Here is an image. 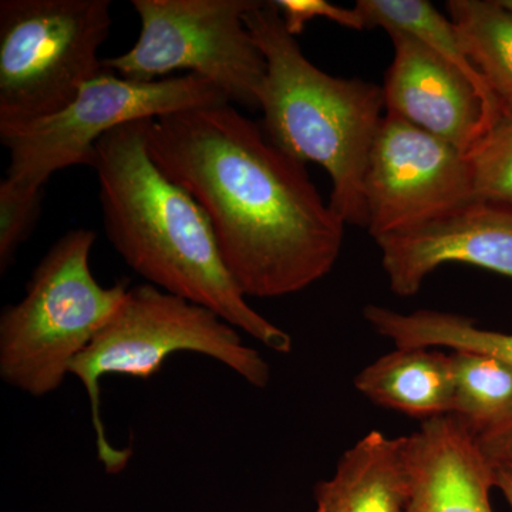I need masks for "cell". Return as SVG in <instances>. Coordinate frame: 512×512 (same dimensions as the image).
<instances>
[{"label":"cell","instance_id":"603a6c76","mask_svg":"<svg viewBox=\"0 0 512 512\" xmlns=\"http://www.w3.org/2000/svg\"><path fill=\"white\" fill-rule=\"evenodd\" d=\"M495 468V488L503 494L505 503L508 504L512 512V468L494 467Z\"/></svg>","mask_w":512,"mask_h":512},{"label":"cell","instance_id":"7a4b0ae2","mask_svg":"<svg viewBox=\"0 0 512 512\" xmlns=\"http://www.w3.org/2000/svg\"><path fill=\"white\" fill-rule=\"evenodd\" d=\"M147 121L116 128L96 144L92 168L107 239L147 284L204 306L266 349L289 355L292 336L249 305L205 212L151 160Z\"/></svg>","mask_w":512,"mask_h":512},{"label":"cell","instance_id":"5b68a950","mask_svg":"<svg viewBox=\"0 0 512 512\" xmlns=\"http://www.w3.org/2000/svg\"><path fill=\"white\" fill-rule=\"evenodd\" d=\"M96 234L73 229L37 264L25 296L0 315V377L19 392L46 397L59 390L94 336L116 313L127 281L103 286L90 254Z\"/></svg>","mask_w":512,"mask_h":512},{"label":"cell","instance_id":"3957f363","mask_svg":"<svg viewBox=\"0 0 512 512\" xmlns=\"http://www.w3.org/2000/svg\"><path fill=\"white\" fill-rule=\"evenodd\" d=\"M245 25L266 62L258 93L266 137L293 160L320 165L332 181V210L346 225L367 228L365 178L386 116L382 86L316 67L286 30L274 0L259 2Z\"/></svg>","mask_w":512,"mask_h":512},{"label":"cell","instance_id":"ba28073f","mask_svg":"<svg viewBox=\"0 0 512 512\" xmlns=\"http://www.w3.org/2000/svg\"><path fill=\"white\" fill-rule=\"evenodd\" d=\"M228 103L214 83L195 74L133 82L103 69L59 113L25 126L0 128V141L10 154L6 177L26 187L43 188L57 171L92 167L96 144L116 128Z\"/></svg>","mask_w":512,"mask_h":512},{"label":"cell","instance_id":"d6986e66","mask_svg":"<svg viewBox=\"0 0 512 512\" xmlns=\"http://www.w3.org/2000/svg\"><path fill=\"white\" fill-rule=\"evenodd\" d=\"M474 200L512 207V114L504 113L466 154Z\"/></svg>","mask_w":512,"mask_h":512},{"label":"cell","instance_id":"e0dca14e","mask_svg":"<svg viewBox=\"0 0 512 512\" xmlns=\"http://www.w3.org/2000/svg\"><path fill=\"white\" fill-rule=\"evenodd\" d=\"M355 8L365 20L366 29L407 33L439 53L476 84L487 103L493 124L503 116V107L468 59L453 22L448 16L441 15L433 3L427 0H357Z\"/></svg>","mask_w":512,"mask_h":512},{"label":"cell","instance_id":"ac0fdd59","mask_svg":"<svg viewBox=\"0 0 512 512\" xmlns=\"http://www.w3.org/2000/svg\"><path fill=\"white\" fill-rule=\"evenodd\" d=\"M451 416L476 436L512 419V367L485 353H451Z\"/></svg>","mask_w":512,"mask_h":512},{"label":"cell","instance_id":"8992f818","mask_svg":"<svg viewBox=\"0 0 512 512\" xmlns=\"http://www.w3.org/2000/svg\"><path fill=\"white\" fill-rule=\"evenodd\" d=\"M110 0L0 2V128L25 126L69 106L103 72Z\"/></svg>","mask_w":512,"mask_h":512},{"label":"cell","instance_id":"44dd1931","mask_svg":"<svg viewBox=\"0 0 512 512\" xmlns=\"http://www.w3.org/2000/svg\"><path fill=\"white\" fill-rule=\"evenodd\" d=\"M281 12L282 20L288 33L301 35L306 25L315 19H326L346 29L362 32L366 29L365 20L359 10L342 8L328 0H274Z\"/></svg>","mask_w":512,"mask_h":512},{"label":"cell","instance_id":"52a82bcc","mask_svg":"<svg viewBox=\"0 0 512 512\" xmlns=\"http://www.w3.org/2000/svg\"><path fill=\"white\" fill-rule=\"evenodd\" d=\"M261 0H133L137 42L103 67L133 82H157L175 72L214 83L229 103L258 110L265 57L245 25Z\"/></svg>","mask_w":512,"mask_h":512},{"label":"cell","instance_id":"2e32d148","mask_svg":"<svg viewBox=\"0 0 512 512\" xmlns=\"http://www.w3.org/2000/svg\"><path fill=\"white\" fill-rule=\"evenodd\" d=\"M446 8L468 59L512 114V13L500 0H448Z\"/></svg>","mask_w":512,"mask_h":512},{"label":"cell","instance_id":"4fadbf2b","mask_svg":"<svg viewBox=\"0 0 512 512\" xmlns=\"http://www.w3.org/2000/svg\"><path fill=\"white\" fill-rule=\"evenodd\" d=\"M410 493L409 436L370 431L316 484L315 512H404Z\"/></svg>","mask_w":512,"mask_h":512},{"label":"cell","instance_id":"9a60e30c","mask_svg":"<svg viewBox=\"0 0 512 512\" xmlns=\"http://www.w3.org/2000/svg\"><path fill=\"white\" fill-rule=\"evenodd\" d=\"M363 318L394 348L467 350L497 357L512 367V333L478 328L473 319L458 313L433 309L404 313L370 303Z\"/></svg>","mask_w":512,"mask_h":512},{"label":"cell","instance_id":"8fae6325","mask_svg":"<svg viewBox=\"0 0 512 512\" xmlns=\"http://www.w3.org/2000/svg\"><path fill=\"white\" fill-rule=\"evenodd\" d=\"M393 60L382 86L386 113L446 141L466 156L493 126L476 84L419 39L389 33Z\"/></svg>","mask_w":512,"mask_h":512},{"label":"cell","instance_id":"7402d4cb","mask_svg":"<svg viewBox=\"0 0 512 512\" xmlns=\"http://www.w3.org/2000/svg\"><path fill=\"white\" fill-rule=\"evenodd\" d=\"M478 444L494 467L512 468V419L477 436Z\"/></svg>","mask_w":512,"mask_h":512},{"label":"cell","instance_id":"ffe728a7","mask_svg":"<svg viewBox=\"0 0 512 512\" xmlns=\"http://www.w3.org/2000/svg\"><path fill=\"white\" fill-rule=\"evenodd\" d=\"M43 188H30L5 177L0 183V274L32 235L42 214Z\"/></svg>","mask_w":512,"mask_h":512},{"label":"cell","instance_id":"9c48e42d","mask_svg":"<svg viewBox=\"0 0 512 512\" xmlns=\"http://www.w3.org/2000/svg\"><path fill=\"white\" fill-rule=\"evenodd\" d=\"M365 198L375 241L476 201L461 151L387 113L370 151Z\"/></svg>","mask_w":512,"mask_h":512},{"label":"cell","instance_id":"30bf717a","mask_svg":"<svg viewBox=\"0 0 512 512\" xmlns=\"http://www.w3.org/2000/svg\"><path fill=\"white\" fill-rule=\"evenodd\" d=\"M394 295L420 292L446 264H467L512 279V207L471 201L443 217L376 239Z\"/></svg>","mask_w":512,"mask_h":512},{"label":"cell","instance_id":"5bb4252c","mask_svg":"<svg viewBox=\"0 0 512 512\" xmlns=\"http://www.w3.org/2000/svg\"><path fill=\"white\" fill-rule=\"evenodd\" d=\"M370 402L423 421L448 416L453 406L451 356L439 349L394 348L355 377Z\"/></svg>","mask_w":512,"mask_h":512},{"label":"cell","instance_id":"7c38bea8","mask_svg":"<svg viewBox=\"0 0 512 512\" xmlns=\"http://www.w3.org/2000/svg\"><path fill=\"white\" fill-rule=\"evenodd\" d=\"M410 493L404 512H494L495 468L456 417L423 421L409 436Z\"/></svg>","mask_w":512,"mask_h":512},{"label":"cell","instance_id":"cb8c5ba5","mask_svg":"<svg viewBox=\"0 0 512 512\" xmlns=\"http://www.w3.org/2000/svg\"><path fill=\"white\" fill-rule=\"evenodd\" d=\"M500 2L508 12L512 13V0H500Z\"/></svg>","mask_w":512,"mask_h":512},{"label":"cell","instance_id":"6da1fadb","mask_svg":"<svg viewBox=\"0 0 512 512\" xmlns=\"http://www.w3.org/2000/svg\"><path fill=\"white\" fill-rule=\"evenodd\" d=\"M146 143L151 160L207 215L247 298L305 291L338 262L345 222L305 164L231 104L148 120Z\"/></svg>","mask_w":512,"mask_h":512},{"label":"cell","instance_id":"277c9868","mask_svg":"<svg viewBox=\"0 0 512 512\" xmlns=\"http://www.w3.org/2000/svg\"><path fill=\"white\" fill-rule=\"evenodd\" d=\"M181 352L211 357L258 389L271 382V367L264 356L245 345L239 330L217 313L150 284L133 286L70 369V376L82 383L89 397L97 458L106 473L114 476L126 470L133 448L110 443L101 419V380L106 376L150 379L167 359Z\"/></svg>","mask_w":512,"mask_h":512}]
</instances>
